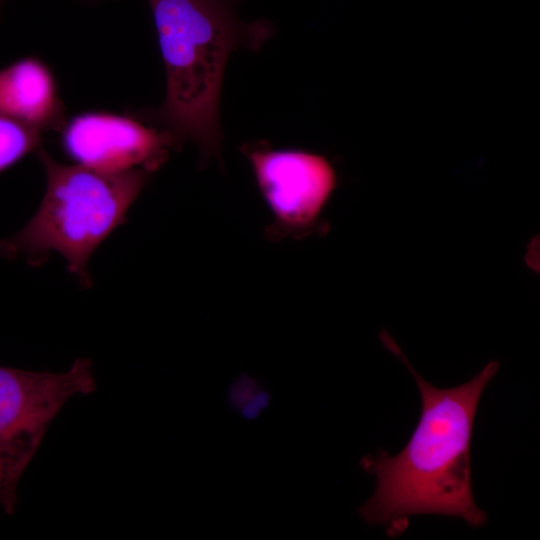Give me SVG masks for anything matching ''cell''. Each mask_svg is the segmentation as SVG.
I'll use <instances>...</instances> for the list:
<instances>
[{
	"instance_id": "6da1fadb",
	"label": "cell",
	"mask_w": 540,
	"mask_h": 540,
	"mask_svg": "<svg viewBox=\"0 0 540 540\" xmlns=\"http://www.w3.org/2000/svg\"><path fill=\"white\" fill-rule=\"evenodd\" d=\"M380 338L412 374L421 413L399 453L391 456L379 451L362 458L361 467L375 475L376 487L359 509L361 518L385 525L392 536L407 528L409 517L420 514L458 517L471 527H482L487 515L474 500L470 449L481 395L499 363L489 362L464 384L438 388L413 368L386 331Z\"/></svg>"
},
{
	"instance_id": "7a4b0ae2",
	"label": "cell",
	"mask_w": 540,
	"mask_h": 540,
	"mask_svg": "<svg viewBox=\"0 0 540 540\" xmlns=\"http://www.w3.org/2000/svg\"><path fill=\"white\" fill-rule=\"evenodd\" d=\"M166 74V93L151 118L178 145L195 143L201 164L219 156L220 94L226 63L240 47L269 38L265 21L243 23L231 0H148Z\"/></svg>"
},
{
	"instance_id": "3957f363",
	"label": "cell",
	"mask_w": 540,
	"mask_h": 540,
	"mask_svg": "<svg viewBox=\"0 0 540 540\" xmlns=\"http://www.w3.org/2000/svg\"><path fill=\"white\" fill-rule=\"evenodd\" d=\"M38 158L46 175L43 199L23 228L0 241V255L36 266L57 252L68 271L89 287L91 255L124 222L151 173L144 169L107 173L65 165L43 149H38Z\"/></svg>"
},
{
	"instance_id": "277c9868",
	"label": "cell",
	"mask_w": 540,
	"mask_h": 540,
	"mask_svg": "<svg viewBox=\"0 0 540 540\" xmlns=\"http://www.w3.org/2000/svg\"><path fill=\"white\" fill-rule=\"evenodd\" d=\"M96 388L88 358L63 372L0 366V505L6 514L15 512L19 481L49 425L72 397Z\"/></svg>"
},
{
	"instance_id": "5b68a950",
	"label": "cell",
	"mask_w": 540,
	"mask_h": 540,
	"mask_svg": "<svg viewBox=\"0 0 540 540\" xmlns=\"http://www.w3.org/2000/svg\"><path fill=\"white\" fill-rule=\"evenodd\" d=\"M241 151L274 215L268 236L302 237L319 229V216L337 183L330 162L321 155L276 150L262 142L245 144Z\"/></svg>"
},
{
	"instance_id": "8992f818",
	"label": "cell",
	"mask_w": 540,
	"mask_h": 540,
	"mask_svg": "<svg viewBox=\"0 0 540 540\" xmlns=\"http://www.w3.org/2000/svg\"><path fill=\"white\" fill-rule=\"evenodd\" d=\"M61 143L66 154L87 168L107 173L144 169L152 173L179 147L164 129L108 112H84L65 122Z\"/></svg>"
},
{
	"instance_id": "52a82bcc",
	"label": "cell",
	"mask_w": 540,
	"mask_h": 540,
	"mask_svg": "<svg viewBox=\"0 0 540 540\" xmlns=\"http://www.w3.org/2000/svg\"><path fill=\"white\" fill-rule=\"evenodd\" d=\"M0 116L41 132L62 129L64 107L44 62L29 56L0 69Z\"/></svg>"
},
{
	"instance_id": "ba28073f",
	"label": "cell",
	"mask_w": 540,
	"mask_h": 540,
	"mask_svg": "<svg viewBox=\"0 0 540 540\" xmlns=\"http://www.w3.org/2000/svg\"><path fill=\"white\" fill-rule=\"evenodd\" d=\"M41 133L35 128L0 116V173L30 152L38 150Z\"/></svg>"
},
{
	"instance_id": "9c48e42d",
	"label": "cell",
	"mask_w": 540,
	"mask_h": 540,
	"mask_svg": "<svg viewBox=\"0 0 540 540\" xmlns=\"http://www.w3.org/2000/svg\"><path fill=\"white\" fill-rule=\"evenodd\" d=\"M268 396L253 378H239L231 387L230 400L245 416H254L261 411Z\"/></svg>"
},
{
	"instance_id": "30bf717a",
	"label": "cell",
	"mask_w": 540,
	"mask_h": 540,
	"mask_svg": "<svg viewBox=\"0 0 540 540\" xmlns=\"http://www.w3.org/2000/svg\"><path fill=\"white\" fill-rule=\"evenodd\" d=\"M3 3H4V0H0V13H1Z\"/></svg>"
}]
</instances>
